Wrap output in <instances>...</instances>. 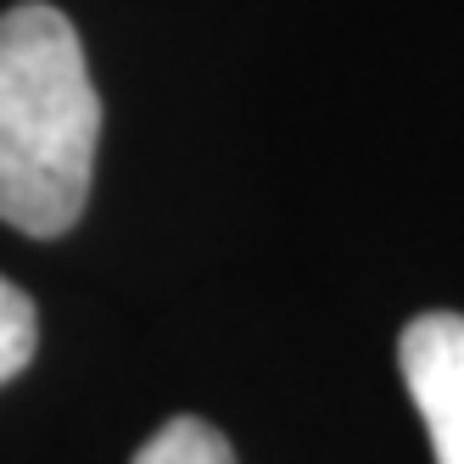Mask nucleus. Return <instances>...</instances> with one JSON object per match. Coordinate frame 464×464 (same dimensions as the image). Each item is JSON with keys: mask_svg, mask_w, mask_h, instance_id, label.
I'll return each instance as SVG.
<instances>
[{"mask_svg": "<svg viewBox=\"0 0 464 464\" xmlns=\"http://www.w3.org/2000/svg\"><path fill=\"white\" fill-rule=\"evenodd\" d=\"M102 95L79 28L45 0L0 12V224L68 236L90 202Z\"/></svg>", "mask_w": 464, "mask_h": 464, "instance_id": "1", "label": "nucleus"}, {"mask_svg": "<svg viewBox=\"0 0 464 464\" xmlns=\"http://www.w3.org/2000/svg\"><path fill=\"white\" fill-rule=\"evenodd\" d=\"M397 363H403V386L425 420L437 464H464V314L409 319Z\"/></svg>", "mask_w": 464, "mask_h": 464, "instance_id": "2", "label": "nucleus"}, {"mask_svg": "<svg viewBox=\"0 0 464 464\" xmlns=\"http://www.w3.org/2000/svg\"><path fill=\"white\" fill-rule=\"evenodd\" d=\"M129 464H236V448H229V437L213 430L208 420L179 414V420L162 425Z\"/></svg>", "mask_w": 464, "mask_h": 464, "instance_id": "3", "label": "nucleus"}, {"mask_svg": "<svg viewBox=\"0 0 464 464\" xmlns=\"http://www.w3.org/2000/svg\"><path fill=\"white\" fill-rule=\"evenodd\" d=\"M34 347H40V314H34V303H28L12 280H0V386L28 370Z\"/></svg>", "mask_w": 464, "mask_h": 464, "instance_id": "4", "label": "nucleus"}]
</instances>
